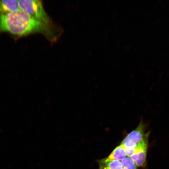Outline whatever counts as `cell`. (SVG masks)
Returning a JSON list of instances; mask_svg holds the SVG:
<instances>
[{
    "label": "cell",
    "instance_id": "6da1fadb",
    "mask_svg": "<svg viewBox=\"0 0 169 169\" xmlns=\"http://www.w3.org/2000/svg\"><path fill=\"white\" fill-rule=\"evenodd\" d=\"M53 28L36 20L21 9L0 15V32H7L19 36L39 33L53 41L57 37Z\"/></svg>",
    "mask_w": 169,
    "mask_h": 169
},
{
    "label": "cell",
    "instance_id": "7a4b0ae2",
    "mask_svg": "<svg viewBox=\"0 0 169 169\" xmlns=\"http://www.w3.org/2000/svg\"><path fill=\"white\" fill-rule=\"evenodd\" d=\"M18 2L20 9L36 20L53 26L52 20L46 12L41 1L19 0Z\"/></svg>",
    "mask_w": 169,
    "mask_h": 169
},
{
    "label": "cell",
    "instance_id": "3957f363",
    "mask_svg": "<svg viewBox=\"0 0 169 169\" xmlns=\"http://www.w3.org/2000/svg\"><path fill=\"white\" fill-rule=\"evenodd\" d=\"M146 126L141 119L136 128L128 134L122 141L120 144L123 146L128 157L134 153L137 146L143 138Z\"/></svg>",
    "mask_w": 169,
    "mask_h": 169
},
{
    "label": "cell",
    "instance_id": "277c9868",
    "mask_svg": "<svg viewBox=\"0 0 169 169\" xmlns=\"http://www.w3.org/2000/svg\"><path fill=\"white\" fill-rule=\"evenodd\" d=\"M150 131L145 133L143 138L137 146L134 153L130 157L138 166H145L146 164L148 141Z\"/></svg>",
    "mask_w": 169,
    "mask_h": 169
},
{
    "label": "cell",
    "instance_id": "5b68a950",
    "mask_svg": "<svg viewBox=\"0 0 169 169\" xmlns=\"http://www.w3.org/2000/svg\"><path fill=\"white\" fill-rule=\"evenodd\" d=\"M19 9L18 0H0V15Z\"/></svg>",
    "mask_w": 169,
    "mask_h": 169
},
{
    "label": "cell",
    "instance_id": "8992f818",
    "mask_svg": "<svg viewBox=\"0 0 169 169\" xmlns=\"http://www.w3.org/2000/svg\"><path fill=\"white\" fill-rule=\"evenodd\" d=\"M99 169H123L121 161L107 157L97 161Z\"/></svg>",
    "mask_w": 169,
    "mask_h": 169
},
{
    "label": "cell",
    "instance_id": "52a82bcc",
    "mask_svg": "<svg viewBox=\"0 0 169 169\" xmlns=\"http://www.w3.org/2000/svg\"><path fill=\"white\" fill-rule=\"evenodd\" d=\"M126 156L123 146L120 144L113 150L107 158L110 159L121 161Z\"/></svg>",
    "mask_w": 169,
    "mask_h": 169
},
{
    "label": "cell",
    "instance_id": "ba28073f",
    "mask_svg": "<svg viewBox=\"0 0 169 169\" xmlns=\"http://www.w3.org/2000/svg\"><path fill=\"white\" fill-rule=\"evenodd\" d=\"M123 169H137V166L129 157H125L121 161Z\"/></svg>",
    "mask_w": 169,
    "mask_h": 169
}]
</instances>
